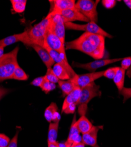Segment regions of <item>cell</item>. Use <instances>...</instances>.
<instances>
[{
	"label": "cell",
	"mask_w": 131,
	"mask_h": 147,
	"mask_svg": "<svg viewBox=\"0 0 131 147\" xmlns=\"http://www.w3.org/2000/svg\"><path fill=\"white\" fill-rule=\"evenodd\" d=\"M66 50H75L91 57L100 59L105 53V37L89 32H84L79 38L65 43Z\"/></svg>",
	"instance_id": "6da1fadb"
},
{
	"label": "cell",
	"mask_w": 131,
	"mask_h": 147,
	"mask_svg": "<svg viewBox=\"0 0 131 147\" xmlns=\"http://www.w3.org/2000/svg\"><path fill=\"white\" fill-rule=\"evenodd\" d=\"M19 47H16L13 51L4 54L0 58V82L12 79L13 74L18 65L17 55Z\"/></svg>",
	"instance_id": "7a4b0ae2"
},
{
	"label": "cell",
	"mask_w": 131,
	"mask_h": 147,
	"mask_svg": "<svg viewBox=\"0 0 131 147\" xmlns=\"http://www.w3.org/2000/svg\"><path fill=\"white\" fill-rule=\"evenodd\" d=\"M100 87L94 82L81 89V94L77 104L78 113L80 116L85 115L89 102L94 98L100 95Z\"/></svg>",
	"instance_id": "3957f363"
},
{
	"label": "cell",
	"mask_w": 131,
	"mask_h": 147,
	"mask_svg": "<svg viewBox=\"0 0 131 147\" xmlns=\"http://www.w3.org/2000/svg\"><path fill=\"white\" fill-rule=\"evenodd\" d=\"M49 23V19L46 17L30 30H27L29 38L31 45H37L44 47L45 44V35L48 29Z\"/></svg>",
	"instance_id": "277c9868"
},
{
	"label": "cell",
	"mask_w": 131,
	"mask_h": 147,
	"mask_svg": "<svg viewBox=\"0 0 131 147\" xmlns=\"http://www.w3.org/2000/svg\"><path fill=\"white\" fill-rule=\"evenodd\" d=\"M99 1L79 0L75 4V9L86 17L90 22L96 23L98 20L97 5Z\"/></svg>",
	"instance_id": "5b68a950"
},
{
	"label": "cell",
	"mask_w": 131,
	"mask_h": 147,
	"mask_svg": "<svg viewBox=\"0 0 131 147\" xmlns=\"http://www.w3.org/2000/svg\"><path fill=\"white\" fill-rule=\"evenodd\" d=\"M65 28L67 30L83 31L85 32H89L102 35L104 37H108L112 38L113 36L109 33L103 30L100 28L96 23L89 22L86 24H77L73 22L64 23Z\"/></svg>",
	"instance_id": "8992f818"
},
{
	"label": "cell",
	"mask_w": 131,
	"mask_h": 147,
	"mask_svg": "<svg viewBox=\"0 0 131 147\" xmlns=\"http://www.w3.org/2000/svg\"><path fill=\"white\" fill-rule=\"evenodd\" d=\"M49 19V23L47 30L56 34L60 39L62 42L65 44V26L64 22L58 14L49 13L47 16Z\"/></svg>",
	"instance_id": "52a82bcc"
},
{
	"label": "cell",
	"mask_w": 131,
	"mask_h": 147,
	"mask_svg": "<svg viewBox=\"0 0 131 147\" xmlns=\"http://www.w3.org/2000/svg\"><path fill=\"white\" fill-rule=\"evenodd\" d=\"M104 71H105L92 72L80 75L76 74V76H75L73 78L70 79V80L72 81L76 87H79L81 89L88 86L92 82H94L95 80L103 77Z\"/></svg>",
	"instance_id": "ba28073f"
},
{
	"label": "cell",
	"mask_w": 131,
	"mask_h": 147,
	"mask_svg": "<svg viewBox=\"0 0 131 147\" xmlns=\"http://www.w3.org/2000/svg\"><path fill=\"white\" fill-rule=\"evenodd\" d=\"M43 48H45V50L48 51V53H49V54L50 55V56L52 57V58H53L56 64L61 65L66 70V71L69 74L70 79L73 78L75 76H76L77 74L75 72L73 69L71 68V67L69 64L66 57L53 50L52 49L50 48L45 44H44V46Z\"/></svg>",
	"instance_id": "9c48e42d"
},
{
	"label": "cell",
	"mask_w": 131,
	"mask_h": 147,
	"mask_svg": "<svg viewBox=\"0 0 131 147\" xmlns=\"http://www.w3.org/2000/svg\"><path fill=\"white\" fill-rule=\"evenodd\" d=\"M124 58H113V59H96L92 62L86 63V64H80V63H73V65L77 68H81L88 70L89 71L94 72L98 68L106 66L108 65L115 63L118 61H121Z\"/></svg>",
	"instance_id": "30bf717a"
},
{
	"label": "cell",
	"mask_w": 131,
	"mask_h": 147,
	"mask_svg": "<svg viewBox=\"0 0 131 147\" xmlns=\"http://www.w3.org/2000/svg\"><path fill=\"white\" fill-rule=\"evenodd\" d=\"M45 44L53 50L66 57L65 44L56 34L48 30L45 35Z\"/></svg>",
	"instance_id": "8fae6325"
},
{
	"label": "cell",
	"mask_w": 131,
	"mask_h": 147,
	"mask_svg": "<svg viewBox=\"0 0 131 147\" xmlns=\"http://www.w3.org/2000/svg\"><path fill=\"white\" fill-rule=\"evenodd\" d=\"M19 41H21L25 45H27L30 47L31 44L29 38L27 30L24 31L23 32L11 35V36H7V37L5 38L0 40V46L5 48L7 46L10 45L11 44L16 43Z\"/></svg>",
	"instance_id": "7c38bea8"
},
{
	"label": "cell",
	"mask_w": 131,
	"mask_h": 147,
	"mask_svg": "<svg viewBox=\"0 0 131 147\" xmlns=\"http://www.w3.org/2000/svg\"><path fill=\"white\" fill-rule=\"evenodd\" d=\"M58 14L62 17L64 23L66 22H73L75 21H80L89 22V20L83 15H82L80 12L76 9H70L59 12L55 13Z\"/></svg>",
	"instance_id": "4fadbf2b"
},
{
	"label": "cell",
	"mask_w": 131,
	"mask_h": 147,
	"mask_svg": "<svg viewBox=\"0 0 131 147\" xmlns=\"http://www.w3.org/2000/svg\"><path fill=\"white\" fill-rule=\"evenodd\" d=\"M49 2L51 4L50 13H57L67 9H75V0H53Z\"/></svg>",
	"instance_id": "5bb4252c"
},
{
	"label": "cell",
	"mask_w": 131,
	"mask_h": 147,
	"mask_svg": "<svg viewBox=\"0 0 131 147\" xmlns=\"http://www.w3.org/2000/svg\"><path fill=\"white\" fill-rule=\"evenodd\" d=\"M103 126H93L92 129L88 132L82 134L81 142L85 145L94 147L97 145L98 134L100 129H102Z\"/></svg>",
	"instance_id": "9a60e30c"
},
{
	"label": "cell",
	"mask_w": 131,
	"mask_h": 147,
	"mask_svg": "<svg viewBox=\"0 0 131 147\" xmlns=\"http://www.w3.org/2000/svg\"><path fill=\"white\" fill-rule=\"evenodd\" d=\"M30 47H31L35 51V52L38 54L47 69L52 68V67L54 65L55 63L54 60L45 48L41 46L34 44L31 45Z\"/></svg>",
	"instance_id": "2e32d148"
},
{
	"label": "cell",
	"mask_w": 131,
	"mask_h": 147,
	"mask_svg": "<svg viewBox=\"0 0 131 147\" xmlns=\"http://www.w3.org/2000/svg\"><path fill=\"white\" fill-rule=\"evenodd\" d=\"M81 94V89L79 87H76L72 91L69 93L65 98L62 106V112L70 105L76 104L79 101Z\"/></svg>",
	"instance_id": "e0dca14e"
},
{
	"label": "cell",
	"mask_w": 131,
	"mask_h": 147,
	"mask_svg": "<svg viewBox=\"0 0 131 147\" xmlns=\"http://www.w3.org/2000/svg\"><path fill=\"white\" fill-rule=\"evenodd\" d=\"M58 110L57 104L54 102L51 103L45 110L44 117L45 119L49 122L60 121V117L58 113Z\"/></svg>",
	"instance_id": "ac0fdd59"
},
{
	"label": "cell",
	"mask_w": 131,
	"mask_h": 147,
	"mask_svg": "<svg viewBox=\"0 0 131 147\" xmlns=\"http://www.w3.org/2000/svg\"><path fill=\"white\" fill-rule=\"evenodd\" d=\"M76 115L74 116V118L71 124L69 136L67 141H66L68 144L71 145L73 143L76 142L81 141V138L80 137V132L76 124Z\"/></svg>",
	"instance_id": "d6986e66"
},
{
	"label": "cell",
	"mask_w": 131,
	"mask_h": 147,
	"mask_svg": "<svg viewBox=\"0 0 131 147\" xmlns=\"http://www.w3.org/2000/svg\"><path fill=\"white\" fill-rule=\"evenodd\" d=\"M76 124L80 133L82 134L89 131L93 126L92 122L85 115L80 116V118L76 121Z\"/></svg>",
	"instance_id": "ffe728a7"
},
{
	"label": "cell",
	"mask_w": 131,
	"mask_h": 147,
	"mask_svg": "<svg viewBox=\"0 0 131 147\" xmlns=\"http://www.w3.org/2000/svg\"><path fill=\"white\" fill-rule=\"evenodd\" d=\"M126 71L122 68H119L117 71L115 77L113 78V82L115 84L116 86L119 91V92L121 91V90L124 87V82H125V77Z\"/></svg>",
	"instance_id": "44dd1931"
},
{
	"label": "cell",
	"mask_w": 131,
	"mask_h": 147,
	"mask_svg": "<svg viewBox=\"0 0 131 147\" xmlns=\"http://www.w3.org/2000/svg\"><path fill=\"white\" fill-rule=\"evenodd\" d=\"M58 84L59 88L62 91L63 96H67L76 87L70 80H59Z\"/></svg>",
	"instance_id": "7402d4cb"
},
{
	"label": "cell",
	"mask_w": 131,
	"mask_h": 147,
	"mask_svg": "<svg viewBox=\"0 0 131 147\" xmlns=\"http://www.w3.org/2000/svg\"><path fill=\"white\" fill-rule=\"evenodd\" d=\"M59 122H60V121L50 122L49 127L48 139H47V141H49V142L57 141Z\"/></svg>",
	"instance_id": "603a6c76"
},
{
	"label": "cell",
	"mask_w": 131,
	"mask_h": 147,
	"mask_svg": "<svg viewBox=\"0 0 131 147\" xmlns=\"http://www.w3.org/2000/svg\"><path fill=\"white\" fill-rule=\"evenodd\" d=\"M52 69L59 80H67L70 79L69 74L61 65L55 64Z\"/></svg>",
	"instance_id": "cb8c5ba5"
},
{
	"label": "cell",
	"mask_w": 131,
	"mask_h": 147,
	"mask_svg": "<svg viewBox=\"0 0 131 147\" xmlns=\"http://www.w3.org/2000/svg\"><path fill=\"white\" fill-rule=\"evenodd\" d=\"M13 10L17 13H22L25 11L27 1L26 0H11Z\"/></svg>",
	"instance_id": "d4e9b609"
},
{
	"label": "cell",
	"mask_w": 131,
	"mask_h": 147,
	"mask_svg": "<svg viewBox=\"0 0 131 147\" xmlns=\"http://www.w3.org/2000/svg\"><path fill=\"white\" fill-rule=\"evenodd\" d=\"M28 78H29V76L26 74L25 71H24L18 65L17 67L13 74V76L12 77V79L20 80V81H26V80H27Z\"/></svg>",
	"instance_id": "484cf974"
},
{
	"label": "cell",
	"mask_w": 131,
	"mask_h": 147,
	"mask_svg": "<svg viewBox=\"0 0 131 147\" xmlns=\"http://www.w3.org/2000/svg\"><path fill=\"white\" fill-rule=\"evenodd\" d=\"M40 88L42 90V91H44L45 94H48L49 92L54 90L56 88V84L49 82L45 78V80L41 85Z\"/></svg>",
	"instance_id": "4316f807"
},
{
	"label": "cell",
	"mask_w": 131,
	"mask_h": 147,
	"mask_svg": "<svg viewBox=\"0 0 131 147\" xmlns=\"http://www.w3.org/2000/svg\"><path fill=\"white\" fill-rule=\"evenodd\" d=\"M44 77L47 81H49V82H51L54 84L58 83L59 81V79L55 75V74L54 73L52 68L47 69Z\"/></svg>",
	"instance_id": "83f0119b"
},
{
	"label": "cell",
	"mask_w": 131,
	"mask_h": 147,
	"mask_svg": "<svg viewBox=\"0 0 131 147\" xmlns=\"http://www.w3.org/2000/svg\"><path fill=\"white\" fill-rule=\"evenodd\" d=\"M120 67H115L106 69L103 73V77L108 79H113L116 74Z\"/></svg>",
	"instance_id": "f1b7e54d"
},
{
	"label": "cell",
	"mask_w": 131,
	"mask_h": 147,
	"mask_svg": "<svg viewBox=\"0 0 131 147\" xmlns=\"http://www.w3.org/2000/svg\"><path fill=\"white\" fill-rule=\"evenodd\" d=\"M120 94L124 97V102H125L128 99L131 98V88L124 87L120 92Z\"/></svg>",
	"instance_id": "f546056e"
},
{
	"label": "cell",
	"mask_w": 131,
	"mask_h": 147,
	"mask_svg": "<svg viewBox=\"0 0 131 147\" xmlns=\"http://www.w3.org/2000/svg\"><path fill=\"white\" fill-rule=\"evenodd\" d=\"M131 67V57H125L121 61V67L122 69L127 71Z\"/></svg>",
	"instance_id": "4dcf8cb0"
},
{
	"label": "cell",
	"mask_w": 131,
	"mask_h": 147,
	"mask_svg": "<svg viewBox=\"0 0 131 147\" xmlns=\"http://www.w3.org/2000/svg\"><path fill=\"white\" fill-rule=\"evenodd\" d=\"M10 142L9 137L5 134H0V147H8Z\"/></svg>",
	"instance_id": "1f68e13d"
},
{
	"label": "cell",
	"mask_w": 131,
	"mask_h": 147,
	"mask_svg": "<svg viewBox=\"0 0 131 147\" xmlns=\"http://www.w3.org/2000/svg\"><path fill=\"white\" fill-rule=\"evenodd\" d=\"M102 3L105 8L107 9H112L115 6L116 1L115 0H103Z\"/></svg>",
	"instance_id": "d6a6232c"
},
{
	"label": "cell",
	"mask_w": 131,
	"mask_h": 147,
	"mask_svg": "<svg viewBox=\"0 0 131 147\" xmlns=\"http://www.w3.org/2000/svg\"><path fill=\"white\" fill-rule=\"evenodd\" d=\"M45 80V77L44 76L43 77H39L38 78H35L31 82V84L34 85L35 87H40L41 86V85L43 84V82Z\"/></svg>",
	"instance_id": "836d02e7"
},
{
	"label": "cell",
	"mask_w": 131,
	"mask_h": 147,
	"mask_svg": "<svg viewBox=\"0 0 131 147\" xmlns=\"http://www.w3.org/2000/svg\"><path fill=\"white\" fill-rule=\"evenodd\" d=\"M18 131L16 132L14 137L12 138L10 141L8 147H17V143H18Z\"/></svg>",
	"instance_id": "e575fe53"
},
{
	"label": "cell",
	"mask_w": 131,
	"mask_h": 147,
	"mask_svg": "<svg viewBox=\"0 0 131 147\" xmlns=\"http://www.w3.org/2000/svg\"><path fill=\"white\" fill-rule=\"evenodd\" d=\"M77 105L76 104H72L69 105L65 110L63 111L65 114H73L75 111H76V108Z\"/></svg>",
	"instance_id": "d590c367"
},
{
	"label": "cell",
	"mask_w": 131,
	"mask_h": 147,
	"mask_svg": "<svg viewBox=\"0 0 131 147\" xmlns=\"http://www.w3.org/2000/svg\"><path fill=\"white\" fill-rule=\"evenodd\" d=\"M10 92V90L8 89L5 88L3 87L0 86V100H1L3 98L7 95Z\"/></svg>",
	"instance_id": "8d00e7d4"
},
{
	"label": "cell",
	"mask_w": 131,
	"mask_h": 147,
	"mask_svg": "<svg viewBox=\"0 0 131 147\" xmlns=\"http://www.w3.org/2000/svg\"><path fill=\"white\" fill-rule=\"evenodd\" d=\"M70 147H85V145L81 141L80 142H76L73 143L70 146Z\"/></svg>",
	"instance_id": "74e56055"
},
{
	"label": "cell",
	"mask_w": 131,
	"mask_h": 147,
	"mask_svg": "<svg viewBox=\"0 0 131 147\" xmlns=\"http://www.w3.org/2000/svg\"><path fill=\"white\" fill-rule=\"evenodd\" d=\"M47 144H48V147H59V142L57 141H56V142L47 141Z\"/></svg>",
	"instance_id": "f35d334b"
},
{
	"label": "cell",
	"mask_w": 131,
	"mask_h": 147,
	"mask_svg": "<svg viewBox=\"0 0 131 147\" xmlns=\"http://www.w3.org/2000/svg\"><path fill=\"white\" fill-rule=\"evenodd\" d=\"M71 145L68 144L66 142H59V147H70Z\"/></svg>",
	"instance_id": "ab89813d"
},
{
	"label": "cell",
	"mask_w": 131,
	"mask_h": 147,
	"mask_svg": "<svg viewBox=\"0 0 131 147\" xmlns=\"http://www.w3.org/2000/svg\"><path fill=\"white\" fill-rule=\"evenodd\" d=\"M124 2L127 5V7L131 9V0H124Z\"/></svg>",
	"instance_id": "60d3db41"
},
{
	"label": "cell",
	"mask_w": 131,
	"mask_h": 147,
	"mask_svg": "<svg viewBox=\"0 0 131 147\" xmlns=\"http://www.w3.org/2000/svg\"><path fill=\"white\" fill-rule=\"evenodd\" d=\"M4 55V48L0 46V58H1Z\"/></svg>",
	"instance_id": "b9f144b4"
},
{
	"label": "cell",
	"mask_w": 131,
	"mask_h": 147,
	"mask_svg": "<svg viewBox=\"0 0 131 147\" xmlns=\"http://www.w3.org/2000/svg\"><path fill=\"white\" fill-rule=\"evenodd\" d=\"M126 74H127V76H128V77L131 78V67L127 70Z\"/></svg>",
	"instance_id": "7bdbcfd3"
},
{
	"label": "cell",
	"mask_w": 131,
	"mask_h": 147,
	"mask_svg": "<svg viewBox=\"0 0 131 147\" xmlns=\"http://www.w3.org/2000/svg\"><path fill=\"white\" fill-rule=\"evenodd\" d=\"M94 147H100V146H99V145L97 144L96 145H95Z\"/></svg>",
	"instance_id": "ee69618b"
}]
</instances>
